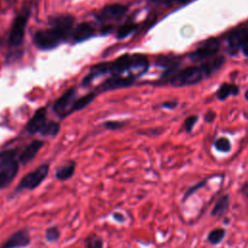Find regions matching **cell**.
Masks as SVG:
<instances>
[{
	"label": "cell",
	"mask_w": 248,
	"mask_h": 248,
	"mask_svg": "<svg viewBox=\"0 0 248 248\" xmlns=\"http://www.w3.org/2000/svg\"><path fill=\"white\" fill-rule=\"evenodd\" d=\"M203 78L204 77L200 67L191 66V67H186L182 70L177 69L173 71L167 77L165 80L172 86L181 87V86L197 84L201 82Z\"/></svg>",
	"instance_id": "obj_1"
},
{
	"label": "cell",
	"mask_w": 248,
	"mask_h": 248,
	"mask_svg": "<svg viewBox=\"0 0 248 248\" xmlns=\"http://www.w3.org/2000/svg\"><path fill=\"white\" fill-rule=\"evenodd\" d=\"M49 172V165L42 164L34 170L26 173L18 182L15 192L19 193L23 190H34L39 187L46 178Z\"/></svg>",
	"instance_id": "obj_2"
},
{
	"label": "cell",
	"mask_w": 248,
	"mask_h": 248,
	"mask_svg": "<svg viewBox=\"0 0 248 248\" xmlns=\"http://www.w3.org/2000/svg\"><path fill=\"white\" fill-rule=\"evenodd\" d=\"M63 41L65 40L62 35L53 27L37 31L34 35L35 45L43 50L52 49Z\"/></svg>",
	"instance_id": "obj_3"
},
{
	"label": "cell",
	"mask_w": 248,
	"mask_h": 248,
	"mask_svg": "<svg viewBox=\"0 0 248 248\" xmlns=\"http://www.w3.org/2000/svg\"><path fill=\"white\" fill-rule=\"evenodd\" d=\"M220 43L216 38H209L202 42L194 51L189 54V59L193 62L208 60L219 51Z\"/></svg>",
	"instance_id": "obj_4"
},
{
	"label": "cell",
	"mask_w": 248,
	"mask_h": 248,
	"mask_svg": "<svg viewBox=\"0 0 248 248\" xmlns=\"http://www.w3.org/2000/svg\"><path fill=\"white\" fill-rule=\"evenodd\" d=\"M229 52L232 55L236 54L238 50L248 44V26H242L233 29L228 35Z\"/></svg>",
	"instance_id": "obj_5"
},
{
	"label": "cell",
	"mask_w": 248,
	"mask_h": 248,
	"mask_svg": "<svg viewBox=\"0 0 248 248\" xmlns=\"http://www.w3.org/2000/svg\"><path fill=\"white\" fill-rule=\"evenodd\" d=\"M128 6L120 3L108 4L101 9L97 15L100 21H111L121 19L128 12Z\"/></svg>",
	"instance_id": "obj_6"
},
{
	"label": "cell",
	"mask_w": 248,
	"mask_h": 248,
	"mask_svg": "<svg viewBox=\"0 0 248 248\" xmlns=\"http://www.w3.org/2000/svg\"><path fill=\"white\" fill-rule=\"evenodd\" d=\"M30 243L31 236L29 231L27 229H20L8 237L0 248H24Z\"/></svg>",
	"instance_id": "obj_7"
},
{
	"label": "cell",
	"mask_w": 248,
	"mask_h": 248,
	"mask_svg": "<svg viewBox=\"0 0 248 248\" xmlns=\"http://www.w3.org/2000/svg\"><path fill=\"white\" fill-rule=\"evenodd\" d=\"M75 18L71 15H61L53 19H51L50 24L51 27H53L55 30H57L64 40H67L70 35L73 33V26H74Z\"/></svg>",
	"instance_id": "obj_8"
},
{
	"label": "cell",
	"mask_w": 248,
	"mask_h": 248,
	"mask_svg": "<svg viewBox=\"0 0 248 248\" xmlns=\"http://www.w3.org/2000/svg\"><path fill=\"white\" fill-rule=\"evenodd\" d=\"M26 22H27V17L25 16H18L15 18L10 31V36H9L10 45L12 46L21 45L24 38Z\"/></svg>",
	"instance_id": "obj_9"
},
{
	"label": "cell",
	"mask_w": 248,
	"mask_h": 248,
	"mask_svg": "<svg viewBox=\"0 0 248 248\" xmlns=\"http://www.w3.org/2000/svg\"><path fill=\"white\" fill-rule=\"evenodd\" d=\"M131 68L128 77L135 79L144 75L149 67V62L147 57L141 53L131 54Z\"/></svg>",
	"instance_id": "obj_10"
},
{
	"label": "cell",
	"mask_w": 248,
	"mask_h": 248,
	"mask_svg": "<svg viewBox=\"0 0 248 248\" xmlns=\"http://www.w3.org/2000/svg\"><path fill=\"white\" fill-rule=\"evenodd\" d=\"M131 54H124L116 58L114 61L109 62L108 73L111 77H123V74L130 72L131 68Z\"/></svg>",
	"instance_id": "obj_11"
},
{
	"label": "cell",
	"mask_w": 248,
	"mask_h": 248,
	"mask_svg": "<svg viewBox=\"0 0 248 248\" xmlns=\"http://www.w3.org/2000/svg\"><path fill=\"white\" fill-rule=\"evenodd\" d=\"M76 97V88H69L66 92H64L53 104V110L59 114L60 116H64L67 114V108L70 106H73Z\"/></svg>",
	"instance_id": "obj_12"
},
{
	"label": "cell",
	"mask_w": 248,
	"mask_h": 248,
	"mask_svg": "<svg viewBox=\"0 0 248 248\" xmlns=\"http://www.w3.org/2000/svg\"><path fill=\"white\" fill-rule=\"evenodd\" d=\"M134 78L130 77H111L110 78L105 80L98 88V92L115 90L119 88H125L131 86L134 83Z\"/></svg>",
	"instance_id": "obj_13"
},
{
	"label": "cell",
	"mask_w": 248,
	"mask_h": 248,
	"mask_svg": "<svg viewBox=\"0 0 248 248\" xmlns=\"http://www.w3.org/2000/svg\"><path fill=\"white\" fill-rule=\"evenodd\" d=\"M46 123V108H40L36 110L34 115L30 118L26 125V131L29 134L40 133L42 128Z\"/></svg>",
	"instance_id": "obj_14"
},
{
	"label": "cell",
	"mask_w": 248,
	"mask_h": 248,
	"mask_svg": "<svg viewBox=\"0 0 248 248\" xmlns=\"http://www.w3.org/2000/svg\"><path fill=\"white\" fill-rule=\"evenodd\" d=\"M19 165L17 161L12 162L7 167L0 170V189H4L9 186L17 175Z\"/></svg>",
	"instance_id": "obj_15"
},
{
	"label": "cell",
	"mask_w": 248,
	"mask_h": 248,
	"mask_svg": "<svg viewBox=\"0 0 248 248\" xmlns=\"http://www.w3.org/2000/svg\"><path fill=\"white\" fill-rule=\"evenodd\" d=\"M44 141L40 140H35L32 142H30L20 153L18 157V162L22 165H26L31 160L35 158L37 153L40 151V149L43 147Z\"/></svg>",
	"instance_id": "obj_16"
},
{
	"label": "cell",
	"mask_w": 248,
	"mask_h": 248,
	"mask_svg": "<svg viewBox=\"0 0 248 248\" xmlns=\"http://www.w3.org/2000/svg\"><path fill=\"white\" fill-rule=\"evenodd\" d=\"M226 58L224 56H218L215 58H210L206 60L205 62L202 63L200 66V69L203 75V77L208 78L214 73H216L219 69L222 68V66L225 64Z\"/></svg>",
	"instance_id": "obj_17"
},
{
	"label": "cell",
	"mask_w": 248,
	"mask_h": 248,
	"mask_svg": "<svg viewBox=\"0 0 248 248\" xmlns=\"http://www.w3.org/2000/svg\"><path fill=\"white\" fill-rule=\"evenodd\" d=\"M94 36V28L88 22H81L79 23L72 33V37L75 43H80L83 41L88 40Z\"/></svg>",
	"instance_id": "obj_18"
},
{
	"label": "cell",
	"mask_w": 248,
	"mask_h": 248,
	"mask_svg": "<svg viewBox=\"0 0 248 248\" xmlns=\"http://www.w3.org/2000/svg\"><path fill=\"white\" fill-rule=\"evenodd\" d=\"M108 65H109V62H103V63H99V64L92 66L90 68L88 75L82 79V85L87 86L96 78H99V77L108 73Z\"/></svg>",
	"instance_id": "obj_19"
},
{
	"label": "cell",
	"mask_w": 248,
	"mask_h": 248,
	"mask_svg": "<svg viewBox=\"0 0 248 248\" xmlns=\"http://www.w3.org/2000/svg\"><path fill=\"white\" fill-rule=\"evenodd\" d=\"M180 61H181V58L178 56L171 55V54H165V55H160L156 58L155 65L157 67L165 69L166 71H169V70L177 69L180 64Z\"/></svg>",
	"instance_id": "obj_20"
},
{
	"label": "cell",
	"mask_w": 248,
	"mask_h": 248,
	"mask_svg": "<svg viewBox=\"0 0 248 248\" xmlns=\"http://www.w3.org/2000/svg\"><path fill=\"white\" fill-rule=\"evenodd\" d=\"M230 208V196L225 194L221 196L218 201L215 202L210 215L211 217H221L229 211Z\"/></svg>",
	"instance_id": "obj_21"
},
{
	"label": "cell",
	"mask_w": 248,
	"mask_h": 248,
	"mask_svg": "<svg viewBox=\"0 0 248 248\" xmlns=\"http://www.w3.org/2000/svg\"><path fill=\"white\" fill-rule=\"evenodd\" d=\"M76 162L74 161H69L67 162L65 165L60 166L56 171H55V177L58 180L61 181H66L69 180L73 177V175L75 174V170H76Z\"/></svg>",
	"instance_id": "obj_22"
},
{
	"label": "cell",
	"mask_w": 248,
	"mask_h": 248,
	"mask_svg": "<svg viewBox=\"0 0 248 248\" xmlns=\"http://www.w3.org/2000/svg\"><path fill=\"white\" fill-rule=\"evenodd\" d=\"M239 94V87L233 83L224 82L219 86L216 91V97L218 100L224 101L229 96H236Z\"/></svg>",
	"instance_id": "obj_23"
},
{
	"label": "cell",
	"mask_w": 248,
	"mask_h": 248,
	"mask_svg": "<svg viewBox=\"0 0 248 248\" xmlns=\"http://www.w3.org/2000/svg\"><path fill=\"white\" fill-rule=\"evenodd\" d=\"M95 97H96V92H90V93L80 97L79 99L76 100L71 108L70 112L75 111V110H80V109L84 108L95 99Z\"/></svg>",
	"instance_id": "obj_24"
},
{
	"label": "cell",
	"mask_w": 248,
	"mask_h": 248,
	"mask_svg": "<svg viewBox=\"0 0 248 248\" xmlns=\"http://www.w3.org/2000/svg\"><path fill=\"white\" fill-rule=\"evenodd\" d=\"M138 28V24L135 22H126L122 24L116 31V39L123 40L133 34Z\"/></svg>",
	"instance_id": "obj_25"
},
{
	"label": "cell",
	"mask_w": 248,
	"mask_h": 248,
	"mask_svg": "<svg viewBox=\"0 0 248 248\" xmlns=\"http://www.w3.org/2000/svg\"><path fill=\"white\" fill-rule=\"evenodd\" d=\"M226 236V230L224 228H215L209 232L207 241L211 245H217L223 241Z\"/></svg>",
	"instance_id": "obj_26"
},
{
	"label": "cell",
	"mask_w": 248,
	"mask_h": 248,
	"mask_svg": "<svg viewBox=\"0 0 248 248\" xmlns=\"http://www.w3.org/2000/svg\"><path fill=\"white\" fill-rule=\"evenodd\" d=\"M16 156V149H7L0 152V170L10 165L12 162L15 161Z\"/></svg>",
	"instance_id": "obj_27"
},
{
	"label": "cell",
	"mask_w": 248,
	"mask_h": 248,
	"mask_svg": "<svg viewBox=\"0 0 248 248\" xmlns=\"http://www.w3.org/2000/svg\"><path fill=\"white\" fill-rule=\"evenodd\" d=\"M208 180H209V177H206V178H204V179L199 181L198 183L194 184L193 186H190V187L187 189V191L184 193V195H183L182 202H186L191 196H193L197 191H199V190H201L202 188H203V187L207 184Z\"/></svg>",
	"instance_id": "obj_28"
},
{
	"label": "cell",
	"mask_w": 248,
	"mask_h": 248,
	"mask_svg": "<svg viewBox=\"0 0 248 248\" xmlns=\"http://www.w3.org/2000/svg\"><path fill=\"white\" fill-rule=\"evenodd\" d=\"M60 130V125L57 122H46L45 126L42 128L40 133L43 136H50V137H55Z\"/></svg>",
	"instance_id": "obj_29"
},
{
	"label": "cell",
	"mask_w": 248,
	"mask_h": 248,
	"mask_svg": "<svg viewBox=\"0 0 248 248\" xmlns=\"http://www.w3.org/2000/svg\"><path fill=\"white\" fill-rule=\"evenodd\" d=\"M214 147H215L216 150H218L220 152L227 153L232 149V143L229 140V139H227L225 137H222V138L217 139L214 141Z\"/></svg>",
	"instance_id": "obj_30"
},
{
	"label": "cell",
	"mask_w": 248,
	"mask_h": 248,
	"mask_svg": "<svg viewBox=\"0 0 248 248\" xmlns=\"http://www.w3.org/2000/svg\"><path fill=\"white\" fill-rule=\"evenodd\" d=\"M84 243L86 248H104V241L97 234H90L87 236Z\"/></svg>",
	"instance_id": "obj_31"
},
{
	"label": "cell",
	"mask_w": 248,
	"mask_h": 248,
	"mask_svg": "<svg viewBox=\"0 0 248 248\" xmlns=\"http://www.w3.org/2000/svg\"><path fill=\"white\" fill-rule=\"evenodd\" d=\"M45 237H46V240L47 242L57 241L59 239V237H60V231H59V229L57 227H55V226L47 228L46 230Z\"/></svg>",
	"instance_id": "obj_32"
},
{
	"label": "cell",
	"mask_w": 248,
	"mask_h": 248,
	"mask_svg": "<svg viewBox=\"0 0 248 248\" xmlns=\"http://www.w3.org/2000/svg\"><path fill=\"white\" fill-rule=\"evenodd\" d=\"M197 121H198V116L197 115H190V116H188L185 119V121H184V129H185V131L187 133H190L193 130V128H194L195 124L197 123Z\"/></svg>",
	"instance_id": "obj_33"
},
{
	"label": "cell",
	"mask_w": 248,
	"mask_h": 248,
	"mask_svg": "<svg viewBox=\"0 0 248 248\" xmlns=\"http://www.w3.org/2000/svg\"><path fill=\"white\" fill-rule=\"evenodd\" d=\"M126 123L120 121H108L104 124V126L108 130H117L122 128Z\"/></svg>",
	"instance_id": "obj_34"
},
{
	"label": "cell",
	"mask_w": 248,
	"mask_h": 248,
	"mask_svg": "<svg viewBox=\"0 0 248 248\" xmlns=\"http://www.w3.org/2000/svg\"><path fill=\"white\" fill-rule=\"evenodd\" d=\"M148 1L152 4L161 5V6H170L173 2H175L174 0H148Z\"/></svg>",
	"instance_id": "obj_35"
},
{
	"label": "cell",
	"mask_w": 248,
	"mask_h": 248,
	"mask_svg": "<svg viewBox=\"0 0 248 248\" xmlns=\"http://www.w3.org/2000/svg\"><path fill=\"white\" fill-rule=\"evenodd\" d=\"M215 117H216V113H215L214 111H212V110H209V111H207V112L204 114V117H203V118H204V121H205V122L210 123V122L214 121Z\"/></svg>",
	"instance_id": "obj_36"
},
{
	"label": "cell",
	"mask_w": 248,
	"mask_h": 248,
	"mask_svg": "<svg viewBox=\"0 0 248 248\" xmlns=\"http://www.w3.org/2000/svg\"><path fill=\"white\" fill-rule=\"evenodd\" d=\"M177 106V103L174 102V101H170V102H165L162 104V108H169V109H173L174 108H176Z\"/></svg>",
	"instance_id": "obj_37"
},
{
	"label": "cell",
	"mask_w": 248,
	"mask_h": 248,
	"mask_svg": "<svg viewBox=\"0 0 248 248\" xmlns=\"http://www.w3.org/2000/svg\"><path fill=\"white\" fill-rule=\"evenodd\" d=\"M112 217H113V219H115L119 223H123L125 221V219H126L125 216L122 213H120V212H114L112 214Z\"/></svg>",
	"instance_id": "obj_38"
},
{
	"label": "cell",
	"mask_w": 248,
	"mask_h": 248,
	"mask_svg": "<svg viewBox=\"0 0 248 248\" xmlns=\"http://www.w3.org/2000/svg\"><path fill=\"white\" fill-rule=\"evenodd\" d=\"M240 193L246 198L248 199V181L244 182L240 188Z\"/></svg>",
	"instance_id": "obj_39"
},
{
	"label": "cell",
	"mask_w": 248,
	"mask_h": 248,
	"mask_svg": "<svg viewBox=\"0 0 248 248\" xmlns=\"http://www.w3.org/2000/svg\"><path fill=\"white\" fill-rule=\"evenodd\" d=\"M242 52L246 57H248V44L242 47Z\"/></svg>",
	"instance_id": "obj_40"
},
{
	"label": "cell",
	"mask_w": 248,
	"mask_h": 248,
	"mask_svg": "<svg viewBox=\"0 0 248 248\" xmlns=\"http://www.w3.org/2000/svg\"><path fill=\"white\" fill-rule=\"evenodd\" d=\"M176 3H179V4H186L187 2H189L190 0H174Z\"/></svg>",
	"instance_id": "obj_41"
},
{
	"label": "cell",
	"mask_w": 248,
	"mask_h": 248,
	"mask_svg": "<svg viewBox=\"0 0 248 248\" xmlns=\"http://www.w3.org/2000/svg\"><path fill=\"white\" fill-rule=\"evenodd\" d=\"M244 98H245V100L248 102V88L246 89V91H245V93H244Z\"/></svg>",
	"instance_id": "obj_42"
}]
</instances>
